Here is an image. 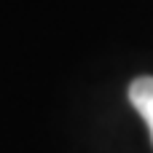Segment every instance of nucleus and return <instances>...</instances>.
<instances>
[{"label": "nucleus", "mask_w": 153, "mask_h": 153, "mask_svg": "<svg viewBox=\"0 0 153 153\" xmlns=\"http://www.w3.org/2000/svg\"><path fill=\"white\" fill-rule=\"evenodd\" d=\"M129 102L145 118V124L151 129V137H153V75H143V78L132 81V86H129Z\"/></svg>", "instance_id": "obj_1"}]
</instances>
